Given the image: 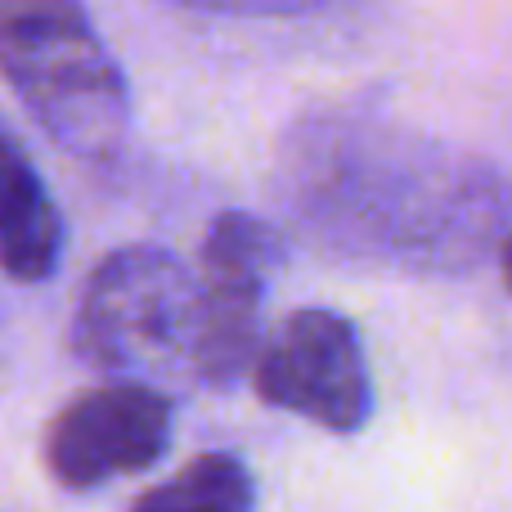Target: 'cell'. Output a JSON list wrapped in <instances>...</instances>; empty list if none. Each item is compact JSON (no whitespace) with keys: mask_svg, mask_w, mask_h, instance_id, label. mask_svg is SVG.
<instances>
[{"mask_svg":"<svg viewBox=\"0 0 512 512\" xmlns=\"http://www.w3.org/2000/svg\"><path fill=\"white\" fill-rule=\"evenodd\" d=\"M131 512H256V477L239 454L212 450L149 486Z\"/></svg>","mask_w":512,"mask_h":512,"instance_id":"obj_8","label":"cell"},{"mask_svg":"<svg viewBox=\"0 0 512 512\" xmlns=\"http://www.w3.org/2000/svg\"><path fill=\"white\" fill-rule=\"evenodd\" d=\"M0 77L63 153H122L131 90L81 0H0Z\"/></svg>","mask_w":512,"mask_h":512,"instance_id":"obj_2","label":"cell"},{"mask_svg":"<svg viewBox=\"0 0 512 512\" xmlns=\"http://www.w3.org/2000/svg\"><path fill=\"white\" fill-rule=\"evenodd\" d=\"M59 256L63 216L32 153L0 122V270L18 283H41L59 270Z\"/></svg>","mask_w":512,"mask_h":512,"instance_id":"obj_7","label":"cell"},{"mask_svg":"<svg viewBox=\"0 0 512 512\" xmlns=\"http://www.w3.org/2000/svg\"><path fill=\"white\" fill-rule=\"evenodd\" d=\"M167 5L203 9V14H230V18H306L328 9L333 0H167Z\"/></svg>","mask_w":512,"mask_h":512,"instance_id":"obj_9","label":"cell"},{"mask_svg":"<svg viewBox=\"0 0 512 512\" xmlns=\"http://www.w3.org/2000/svg\"><path fill=\"white\" fill-rule=\"evenodd\" d=\"M252 387L265 405L297 414L333 436H355L373 414V378L360 333L324 306L292 310L261 342Z\"/></svg>","mask_w":512,"mask_h":512,"instance_id":"obj_5","label":"cell"},{"mask_svg":"<svg viewBox=\"0 0 512 512\" xmlns=\"http://www.w3.org/2000/svg\"><path fill=\"white\" fill-rule=\"evenodd\" d=\"M198 274L167 248L131 243L90 270L72 315V351L108 382H149L153 373L194 378Z\"/></svg>","mask_w":512,"mask_h":512,"instance_id":"obj_3","label":"cell"},{"mask_svg":"<svg viewBox=\"0 0 512 512\" xmlns=\"http://www.w3.org/2000/svg\"><path fill=\"white\" fill-rule=\"evenodd\" d=\"M283 265V234L252 212H221L198 252V337L194 382L230 391L261 355V306Z\"/></svg>","mask_w":512,"mask_h":512,"instance_id":"obj_4","label":"cell"},{"mask_svg":"<svg viewBox=\"0 0 512 512\" xmlns=\"http://www.w3.org/2000/svg\"><path fill=\"white\" fill-rule=\"evenodd\" d=\"M283 189L297 216L369 261L468 270L504 248L512 189L472 158L364 117H319L288 144Z\"/></svg>","mask_w":512,"mask_h":512,"instance_id":"obj_1","label":"cell"},{"mask_svg":"<svg viewBox=\"0 0 512 512\" xmlns=\"http://www.w3.org/2000/svg\"><path fill=\"white\" fill-rule=\"evenodd\" d=\"M499 265H504V283H508V292H512V234L504 239V248H499Z\"/></svg>","mask_w":512,"mask_h":512,"instance_id":"obj_10","label":"cell"},{"mask_svg":"<svg viewBox=\"0 0 512 512\" xmlns=\"http://www.w3.org/2000/svg\"><path fill=\"white\" fill-rule=\"evenodd\" d=\"M176 432V405L153 382H104L72 396L45 427V468L63 490H99L149 472Z\"/></svg>","mask_w":512,"mask_h":512,"instance_id":"obj_6","label":"cell"}]
</instances>
